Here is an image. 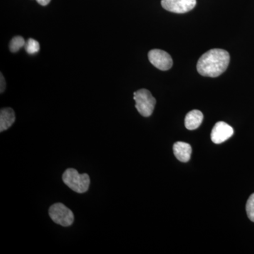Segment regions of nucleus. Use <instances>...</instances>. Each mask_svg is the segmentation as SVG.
<instances>
[{
    "label": "nucleus",
    "mask_w": 254,
    "mask_h": 254,
    "mask_svg": "<svg viewBox=\"0 0 254 254\" xmlns=\"http://www.w3.org/2000/svg\"><path fill=\"white\" fill-rule=\"evenodd\" d=\"M203 120V115L200 110H191L185 118V127L189 130L196 129L201 125Z\"/></svg>",
    "instance_id": "1a4fd4ad"
},
{
    "label": "nucleus",
    "mask_w": 254,
    "mask_h": 254,
    "mask_svg": "<svg viewBox=\"0 0 254 254\" xmlns=\"http://www.w3.org/2000/svg\"><path fill=\"white\" fill-rule=\"evenodd\" d=\"M14 110L10 108H3L0 111V131H6L15 122Z\"/></svg>",
    "instance_id": "9d476101"
},
{
    "label": "nucleus",
    "mask_w": 254,
    "mask_h": 254,
    "mask_svg": "<svg viewBox=\"0 0 254 254\" xmlns=\"http://www.w3.org/2000/svg\"><path fill=\"white\" fill-rule=\"evenodd\" d=\"M133 99L136 102L135 107L137 111L142 116L148 118L153 114L156 105V100L148 90L141 89L134 92Z\"/></svg>",
    "instance_id": "7ed1b4c3"
},
{
    "label": "nucleus",
    "mask_w": 254,
    "mask_h": 254,
    "mask_svg": "<svg viewBox=\"0 0 254 254\" xmlns=\"http://www.w3.org/2000/svg\"><path fill=\"white\" fill-rule=\"evenodd\" d=\"M150 63L162 71H167L173 66V61L171 56L164 50L155 49L148 53Z\"/></svg>",
    "instance_id": "39448f33"
},
{
    "label": "nucleus",
    "mask_w": 254,
    "mask_h": 254,
    "mask_svg": "<svg viewBox=\"0 0 254 254\" xmlns=\"http://www.w3.org/2000/svg\"><path fill=\"white\" fill-rule=\"evenodd\" d=\"M25 49L29 55L36 54L40 50L39 43L33 38H30L26 43Z\"/></svg>",
    "instance_id": "f8f14e48"
},
{
    "label": "nucleus",
    "mask_w": 254,
    "mask_h": 254,
    "mask_svg": "<svg viewBox=\"0 0 254 254\" xmlns=\"http://www.w3.org/2000/svg\"><path fill=\"white\" fill-rule=\"evenodd\" d=\"M233 134L234 129L231 126L224 122H218L213 127L210 137L214 143L220 144L231 138Z\"/></svg>",
    "instance_id": "0eeeda50"
},
{
    "label": "nucleus",
    "mask_w": 254,
    "mask_h": 254,
    "mask_svg": "<svg viewBox=\"0 0 254 254\" xmlns=\"http://www.w3.org/2000/svg\"><path fill=\"white\" fill-rule=\"evenodd\" d=\"M49 215L55 223L63 227L71 226L74 221L73 212L61 203L52 205L49 209Z\"/></svg>",
    "instance_id": "20e7f679"
},
{
    "label": "nucleus",
    "mask_w": 254,
    "mask_h": 254,
    "mask_svg": "<svg viewBox=\"0 0 254 254\" xmlns=\"http://www.w3.org/2000/svg\"><path fill=\"white\" fill-rule=\"evenodd\" d=\"M161 5L170 12L185 14L195 7L196 0H161Z\"/></svg>",
    "instance_id": "423d86ee"
},
{
    "label": "nucleus",
    "mask_w": 254,
    "mask_h": 254,
    "mask_svg": "<svg viewBox=\"0 0 254 254\" xmlns=\"http://www.w3.org/2000/svg\"><path fill=\"white\" fill-rule=\"evenodd\" d=\"M173 151L175 157L180 162L187 163L190 161L192 148L189 143L182 141L176 142L173 145Z\"/></svg>",
    "instance_id": "6e6552de"
},
{
    "label": "nucleus",
    "mask_w": 254,
    "mask_h": 254,
    "mask_svg": "<svg viewBox=\"0 0 254 254\" xmlns=\"http://www.w3.org/2000/svg\"><path fill=\"white\" fill-rule=\"evenodd\" d=\"M38 4L42 5V6H46L50 2L51 0H36Z\"/></svg>",
    "instance_id": "2eb2a0df"
},
{
    "label": "nucleus",
    "mask_w": 254,
    "mask_h": 254,
    "mask_svg": "<svg viewBox=\"0 0 254 254\" xmlns=\"http://www.w3.org/2000/svg\"><path fill=\"white\" fill-rule=\"evenodd\" d=\"M64 183L73 191L86 193L90 186V177L88 174H79L73 168H68L63 175Z\"/></svg>",
    "instance_id": "f03ea898"
},
{
    "label": "nucleus",
    "mask_w": 254,
    "mask_h": 254,
    "mask_svg": "<svg viewBox=\"0 0 254 254\" xmlns=\"http://www.w3.org/2000/svg\"><path fill=\"white\" fill-rule=\"evenodd\" d=\"M26 46V41L21 36H15L12 38L9 44V49L11 53H14Z\"/></svg>",
    "instance_id": "9b49d317"
},
{
    "label": "nucleus",
    "mask_w": 254,
    "mask_h": 254,
    "mask_svg": "<svg viewBox=\"0 0 254 254\" xmlns=\"http://www.w3.org/2000/svg\"><path fill=\"white\" fill-rule=\"evenodd\" d=\"M230 56L225 50L212 49L204 53L197 63V71L201 76L218 77L226 71Z\"/></svg>",
    "instance_id": "f257e3e1"
},
{
    "label": "nucleus",
    "mask_w": 254,
    "mask_h": 254,
    "mask_svg": "<svg viewBox=\"0 0 254 254\" xmlns=\"http://www.w3.org/2000/svg\"><path fill=\"white\" fill-rule=\"evenodd\" d=\"M1 85H0V91L1 93H2L4 91L5 88H6V82H5L4 76H3L2 73H1Z\"/></svg>",
    "instance_id": "4468645a"
},
{
    "label": "nucleus",
    "mask_w": 254,
    "mask_h": 254,
    "mask_svg": "<svg viewBox=\"0 0 254 254\" xmlns=\"http://www.w3.org/2000/svg\"><path fill=\"white\" fill-rule=\"evenodd\" d=\"M246 210L247 215L251 221L254 222V193H252L249 198L246 205Z\"/></svg>",
    "instance_id": "ddd939ff"
}]
</instances>
